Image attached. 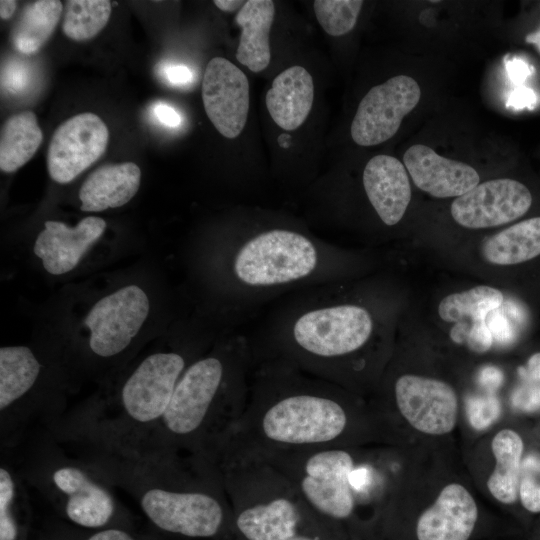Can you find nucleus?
<instances>
[{"label":"nucleus","instance_id":"nucleus-1","mask_svg":"<svg viewBox=\"0 0 540 540\" xmlns=\"http://www.w3.org/2000/svg\"><path fill=\"white\" fill-rule=\"evenodd\" d=\"M353 416L342 387L281 360H258L227 439L259 453L345 447Z\"/></svg>","mask_w":540,"mask_h":540},{"label":"nucleus","instance_id":"nucleus-2","mask_svg":"<svg viewBox=\"0 0 540 540\" xmlns=\"http://www.w3.org/2000/svg\"><path fill=\"white\" fill-rule=\"evenodd\" d=\"M225 255L228 303L244 319L293 291L340 280L348 261L335 245L285 225L244 227Z\"/></svg>","mask_w":540,"mask_h":540},{"label":"nucleus","instance_id":"nucleus-3","mask_svg":"<svg viewBox=\"0 0 540 540\" xmlns=\"http://www.w3.org/2000/svg\"><path fill=\"white\" fill-rule=\"evenodd\" d=\"M253 355L246 335H235L184 371L157 425L169 450L211 456L242 416Z\"/></svg>","mask_w":540,"mask_h":540},{"label":"nucleus","instance_id":"nucleus-4","mask_svg":"<svg viewBox=\"0 0 540 540\" xmlns=\"http://www.w3.org/2000/svg\"><path fill=\"white\" fill-rule=\"evenodd\" d=\"M212 459L230 505L234 540H290L322 520L289 479L256 452L225 439Z\"/></svg>","mask_w":540,"mask_h":540},{"label":"nucleus","instance_id":"nucleus-5","mask_svg":"<svg viewBox=\"0 0 540 540\" xmlns=\"http://www.w3.org/2000/svg\"><path fill=\"white\" fill-rule=\"evenodd\" d=\"M146 516L161 530L189 539L226 536L234 540L230 505L216 464L204 457L193 474L174 484L146 489L140 497Z\"/></svg>","mask_w":540,"mask_h":540},{"label":"nucleus","instance_id":"nucleus-6","mask_svg":"<svg viewBox=\"0 0 540 540\" xmlns=\"http://www.w3.org/2000/svg\"><path fill=\"white\" fill-rule=\"evenodd\" d=\"M256 453L289 479L317 517L343 530L355 524L351 472L357 462L347 446Z\"/></svg>","mask_w":540,"mask_h":540},{"label":"nucleus","instance_id":"nucleus-7","mask_svg":"<svg viewBox=\"0 0 540 540\" xmlns=\"http://www.w3.org/2000/svg\"><path fill=\"white\" fill-rule=\"evenodd\" d=\"M191 363L174 351L147 356L122 387L121 406L125 417L138 426L158 424L178 381Z\"/></svg>","mask_w":540,"mask_h":540},{"label":"nucleus","instance_id":"nucleus-8","mask_svg":"<svg viewBox=\"0 0 540 540\" xmlns=\"http://www.w3.org/2000/svg\"><path fill=\"white\" fill-rule=\"evenodd\" d=\"M149 299L137 285H128L101 298L85 318L89 347L99 357L124 351L149 314Z\"/></svg>","mask_w":540,"mask_h":540},{"label":"nucleus","instance_id":"nucleus-9","mask_svg":"<svg viewBox=\"0 0 540 540\" xmlns=\"http://www.w3.org/2000/svg\"><path fill=\"white\" fill-rule=\"evenodd\" d=\"M421 89L410 76L397 75L372 87L360 101L350 132L360 146H373L393 137L403 118L418 104Z\"/></svg>","mask_w":540,"mask_h":540},{"label":"nucleus","instance_id":"nucleus-10","mask_svg":"<svg viewBox=\"0 0 540 540\" xmlns=\"http://www.w3.org/2000/svg\"><path fill=\"white\" fill-rule=\"evenodd\" d=\"M109 130L96 114L74 115L54 131L47 151V169L60 184L73 181L105 152Z\"/></svg>","mask_w":540,"mask_h":540},{"label":"nucleus","instance_id":"nucleus-11","mask_svg":"<svg viewBox=\"0 0 540 540\" xmlns=\"http://www.w3.org/2000/svg\"><path fill=\"white\" fill-rule=\"evenodd\" d=\"M393 392L399 413L416 430L429 435H444L454 429L458 398L448 383L403 374L396 379Z\"/></svg>","mask_w":540,"mask_h":540},{"label":"nucleus","instance_id":"nucleus-12","mask_svg":"<svg viewBox=\"0 0 540 540\" xmlns=\"http://www.w3.org/2000/svg\"><path fill=\"white\" fill-rule=\"evenodd\" d=\"M532 204L529 189L513 179H493L479 183L455 198L451 215L469 229L500 226L523 216Z\"/></svg>","mask_w":540,"mask_h":540},{"label":"nucleus","instance_id":"nucleus-13","mask_svg":"<svg viewBox=\"0 0 540 540\" xmlns=\"http://www.w3.org/2000/svg\"><path fill=\"white\" fill-rule=\"evenodd\" d=\"M205 112L226 138H236L245 127L249 111V82L244 72L223 57L206 65L202 82Z\"/></svg>","mask_w":540,"mask_h":540},{"label":"nucleus","instance_id":"nucleus-14","mask_svg":"<svg viewBox=\"0 0 540 540\" xmlns=\"http://www.w3.org/2000/svg\"><path fill=\"white\" fill-rule=\"evenodd\" d=\"M478 520L473 496L463 485L451 483L416 518L414 540H470Z\"/></svg>","mask_w":540,"mask_h":540},{"label":"nucleus","instance_id":"nucleus-15","mask_svg":"<svg viewBox=\"0 0 540 540\" xmlns=\"http://www.w3.org/2000/svg\"><path fill=\"white\" fill-rule=\"evenodd\" d=\"M105 229V220L97 216L85 217L74 227L49 220L38 234L33 250L48 273L62 275L78 265Z\"/></svg>","mask_w":540,"mask_h":540},{"label":"nucleus","instance_id":"nucleus-16","mask_svg":"<svg viewBox=\"0 0 540 540\" xmlns=\"http://www.w3.org/2000/svg\"><path fill=\"white\" fill-rule=\"evenodd\" d=\"M52 486L64 499L67 517L77 525L99 528L111 519L115 503L110 492L80 467L62 464L51 473Z\"/></svg>","mask_w":540,"mask_h":540},{"label":"nucleus","instance_id":"nucleus-17","mask_svg":"<svg viewBox=\"0 0 540 540\" xmlns=\"http://www.w3.org/2000/svg\"><path fill=\"white\" fill-rule=\"evenodd\" d=\"M403 162L414 184L436 198H457L480 181L479 174L470 165L443 157L422 144L409 147Z\"/></svg>","mask_w":540,"mask_h":540},{"label":"nucleus","instance_id":"nucleus-18","mask_svg":"<svg viewBox=\"0 0 540 540\" xmlns=\"http://www.w3.org/2000/svg\"><path fill=\"white\" fill-rule=\"evenodd\" d=\"M362 182L380 220L386 226L399 223L411 201V186L404 164L393 156H374L364 168Z\"/></svg>","mask_w":540,"mask_h":540},{"label":"nucleus","instance_id":"nucleus-19","mask_svg":"<svg viewBox=\"0 0 540 540\" xmlns=\"http://www.w3.org/2000/svg\"><path fill=\"white\" fill-rule=\"evenodd\" d=\"M314 100V83L302 66H292L278 74L266 94V107L273 121L292 131L309 115Z\"/></svg>","mask_w":540,"mask_h":540},{"label":"nucleus","instance_id":"nucleus-20","mask_svg":"<svg viewBox=\"0 0 540 540\" xmlns=\"http://www.w3.org/2000/svg\"><path fill=\"white\" fill-rule=\"evenodd\" d=\"M140 182L141 170L133 162L100 166L80 187V209L84 212H100L121 207L135 196Z\"/></svg>","mask_w":540,"mask_h":540},{"label":"nucleus","instance_id":"nucleus-21","mask_svg":"<svg viewBox=\"0 0 540 540\" xmlns=\"http://www.w3.org/2000/svg\"><path fill=\"white\" fill-rule=\"evenodd\" d=\"M275 15L271 0H249L235 17L241 28L238 62L253 72L267 68L271 59L269 35Z\"/></svg>","mask_w":540,"mask_h":540},{"label":"nucleus","instance_id":"nucleus-22","mask_svg":"<svg viewBox=\"0 0 540 540\" xmlns=\"http://www.w3.org/2000/svg\"><path fill=\"white\" fill-rule=\"evenodd\" d=\"M482 258L493 265H515L540 255V217L518 222L480 244Z\"/></svg>","mask_w":540,"mask_h":540},{"label":"nucleus","instance_id":"nucleus-23","mask_svg":"<svg viewBox=\"0 0 540 540\" xmlns=\"http://www.w3.org/2000/svg\"><path fill=\"white\" fill-rule=\"evenodd\" d=\"M491 449L495 468L487 480V488L497 501L513 504L518 498L523 440L516 431L503 429L494 436Z\"/></svg>","mask_w":540,"mask_h":540},{"label":"nucleus","instance_id":"nucleus-24","mask_svg":"<svg viewBox=\"0 0 540 540\" xmlns=\"http://www.w3.org/2000/svg\"><path fill=\"white\" fill-rule=\"evenodd\" d=\"M42 141L43 133L34 112L22 111L10 116L1 129V171L12 173L24 166Z\"/></svg>","mask_w":540,"mask_h":540},{"label":"nucleus","instance_id":"nucleus-25","mask_svg":"<svg viewBox=\"0 0 540 540\" xmlns=\"http://www.w3.org/2000/svg\"><path fill=\"white\" fill-rule=\"evenodd\" d=\"M62 12V2L57 0H37L25 5L11 31L15 50L24 55L37 53L50 39Z\"/></svg>","mask_w":540,"mask_h":540},{"label":"nucleus","instance_id":"nucleus-26","mask_svg":"<svg viewBox=\"0 0 540 540\" xmlns=\"http://www.w3.org/2000/svg\"><path fill=\"white\" fill-rule=\"evenodd\" d=\"M41 365L30 348L6 346L0 349V410L4 412L35 384Z\"/></svg>","mask_w":540,"mask_h":540},{"label":"nucleus","instance_id":"nucleus-27","mask_svg":"<svg viewBox=\"0 0 540 540\" xmlns=\"http://www.w3.org/2000/svg\"><path fill=\"white\" fill-rule=\"evenodd\" d=\"M503 293L497 288L479 285L465 291L445 296L439 303V317L449 323L466 319L471 322L486 320L489 313L497 310L503 303Z\"/></svg>","mask_w":540,"mask_h":540},{"label":"nucleus","instance_id":"nucleus-28","mask_svg":"<svg viewBox=\"0 0 540 540\" xmlns=\"http://www.w3.org/2000/svg\"><path fill=\"white\" fill-rule=\"evenodd\" d=\"M111 11L108 0H69L64 10L63 33L74 41L92 39L107 25Z\"/></svg>","mask_w":540,"mask_h":540},{"label":"nucleus","instance_id":"nucleus-29","mask_svg":"<svg viewBox=\"0 0 540 540\" xmlns=\"http://www.w3.org/2000/svg\"><path fill=\"white\" fill-rule=\"evenodd\" d=\"M362 5L361 0H316L313 3L318 23L331 36L350 32L357 22Z\"/></svg>","mask_w":540,"mask_h":540},{"label":"nucleus","instance_id":"nucleus-30","mask_svg":"<svg viewBox=\"0 0 540 540\" xmlns=\"http://www.w3.org/2000/svg\"><path fill=\"white\" fill-rule=\"evenodd\" d=\"M16 486L11 473L0 469V540H16L18 527L13 517Z\"/></svg>","mask_w":540,"mask_h":540},{"label":"nucleus","instance_id":"nucleus-31","mask_svg":"<svg viewBox=\"0 0 540 540\" xmlns=\"http://www.w3.org/2000/svg\"><path fill=\"white\" fill-rule=\"evenodd\" d=\"M466 414L472 428L483 431L498 420L501 405L498 398L492 394L472 395L466 399Z\"/></svg>","mask_w":540,"mask_h":540},{"label":"nucleus","instance_id":"nucleus-32","mask_svg":"<svg viewBox=\"0 0 540 540\" xmlns=\"http://www.w3.org/2000/svg\"><path fill=\"white\" fill-rule=\"evenodd\" d=\"M465 337L468 348L476 353L488 351L494 341L486 320L473 321Z\"/></svg>","mask_w":540,"mask_h":540},{"label":"nucleus","instance_id":"nucleus-33","mask_svg":"<svg viewBox=\"0 0 540 540\" xmlns=\"http://www.w3.org/2000/svg\"><path fill=\"white\" fill-rule=\"evenodd\" d=\"M290 540H345V532L342 528L321 520Z\"/></svg>","mask_w":540,"mask_h":540},{"label":"nucleus","instance_id":"nucleus-34","mask_svg":"<svg viewBox=\"0 0 540 540\" xmlns=\"http://www.w3.org/2000/svg\"><path fill=\"white\" fill-rule=\"evenodd\" d=\"M29 82V71L20 63H9L2 69L1 83L2 88L11 93H19Z\"/></svg>","mask_w":540,"mask_h":540},{"label":"nucleus","instance_id":"nucleus-35","mask_svg":"<svg viewBox=\"0 0 540 540\" xmlns=\"http://www.w3.org/2000/svg\"><path fill=\"white\" fill-rule=\"evenodd\" d=\"M512 404L515 408L533 412L540 409V384L525 383L512 395Z\"/></svg>","mask_w":540,"mask_h":540},{"label":"nucleus","instance_id":"nucleus-36","mask_svg":"<svg viewBox=\"0 0 540 540\" xmlns=\"http://www.w3.org/2000/svg\"><path fill=\"white\" fill-rule=\"evenodd\" d=\"M518 495L523 507L531 513H540V484L530 476L520 479Z\"/></svg>","mask_w":540,"mask_h":540},{"label":"nucleus","instance_id":"nucleus-37","mask_svg":"<svg viewBox=\"0 0 540 540\" xmlns=\"http://www.w3.org/2000/svg\"><path fill=\"white\" fill-rule=\"evenodd\" d=\"M492 318L490 319V325H488L493 339H496L499 343H508L513 338V331L505 316L501 314H495L494 311L490 313Z\"/></svg>","mask_w":540,"mask_h":540},{"label":"nucleus","instance_id":"nucleus-38","mask_svg":"<svg viewBox=\"0 0 540 540\" xmlns=\"http://www.w3.org/2000/svg\"><path fill=\"white\" fill-rule=\"evenodd\" d=\"M165 78L173 85H186L193 78L192 71L182 64H171L163 70Z\"/></svg>","mask_w":540,"mask_h":540},{"label":"nucleus","instance_id":"nucleus-39","mask_svg":"<svg viewBox=\"0 0 540 540\" xmlns=\"http://www.w3.org/2000/svg\"><path fill=\"white\" fill-rule=\"evenodd\" d=\"M154 114L160 123L168 127H177L182 120L179 113L173 107L163 102L155 104Z\"/></svg>","mask_w":540,"mask_h":540},{"label":"nucleus","instance_id":"nucleus-40","mask_svg":"<svg viewBox=\"0 0 540 540\" xmlns=\"http://www.w3.org/2000/svg\"><path fill=\"white\" fill-rule=\"evenodd\" d=\"M518 372L525 383L540 384V352L533 354L526 366L520 367Z\"/></svg>","mask_w":540,"mask_h":540},{"label":"nucleus","instance_id":"nucleus-41","mask_svg":"<svg viewBox=\"0 0 540 540\" xmlns=\"http://www.w3.org/2000/svg\"><path fill=\"white\" fill-rule=\"evenodd\" d=\"M503 381L502 372L493 366L484 367L479 374L480 384L488 390H495Z\"/></svg>","mask_w":540,"mask_h":540},{"label":"nucleus","instance_id":"nucleus-42","mask_svg":"<svg viewBox=\"0 0 540 540\" xmlns=\"http://www.w3.org/2000/svg\"><path fill=\"white\" fill-rule=\"evenodd\" d=\"M87 540H135L127 532L119 529H105L93 534Z\"/></svg>","mask_w":540,"mask_h":540},{"label":"nucleus","instance_id":"nucleus-43","mask_svg":"<svg viewBox=\"0 0 540 540\" xmlns=\"http://www.w3.org/2000/svg\"><path fill=\"white\" fill-rule=\"evenodd\" d=\"M345 532V540H379L373 534V538H370V533L368 532L367 528H363L361 526H352L350 528H347L344 530Z\"/></svg>","mask_w":540,"mask_h":540},{"label":"nucleus","instance_id":"nucleus-44","mask_svg":"<svg viewBox=\"0 0 540 540\" xmlns=\"http://www.w3.org/2000/svg\"><path fill=\"white\" fill-rule=\"evenodd\" d=\"M216 7L224 12H239L241 8L245 5L246 1H237V0H215L213 1Z\"/></svg>","mask_w":540,"mask_h":540},{"label":"nucleus","instance_id":"nucleus-45","mask_svg":"<svg viewBox=\"0 0 540 540\" xmlns=\"http://www.w3.org/2000/svg\"><path fill=\"white\" fill-rule=\"evenodd\" d=\"M17 7V2L14 0L0 1V16L3 20H8L12 17Z\"/></svg>","mask_w":540,"mask_h":540},{"label":"nucleus","instance_id":"nucleus-46","mask_svg":"<svg viewBox=\"0 0 540 540\" xmlns=\"http://www.w3.org/2000/svg\"><path fill=\"white\" fill-rule=\"evenodd\" d=\"M525 41L534 45L540 53V28L525 37Z\"/></svg>","mask_w":540,"mask_h":540},{"label":"nucleus","instance_id":"nucleus-47","mask_svg":"<svg viewBox=\"0 0 540 540\" xmlns=\"http://www.w3.org/2000/svg\"><path fill=\"white\" fill-rule=\"evenodd\" d=\"M291 136L289 134H282L278 138L279 145L287 148L290 144Z\"/></svg>","mask_w":540,"mask_h":540},{"label":"nucleus","instance_id":"nucleus-48","mask_svg":"<svg viewBox=\"0 0 540 540\" xmlns=\"http://www.w3.org/2000/svg\"><path fill=\"white\" fill-rule=\"evenodd\" d=\"M534 460H535L536 465H537V466L539 467V469H540V460H539L538 458H536V457H534Z\"/></svg>","mask_w":540,"mask_h":540}]
</instances>
